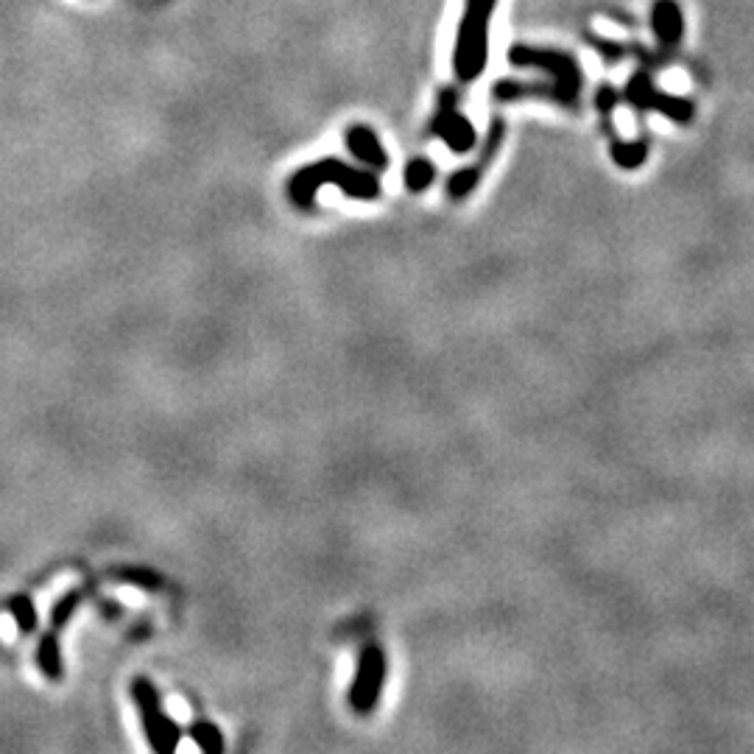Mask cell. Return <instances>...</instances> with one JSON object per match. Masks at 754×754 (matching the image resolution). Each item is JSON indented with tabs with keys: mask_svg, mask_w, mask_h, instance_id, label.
I'll return each instance as SVG.
<instances>
[{
	"mask_svg": "<svg viewBox=\"0 0 754 754\" xmlns=\"http://www.w3.org/2000/svg\"><path fill=\"white\" fill-rule=\"evenodd\" d=\"M648 157V143L646 140H637V143H620L612 137V160L618 162L620 168L632 171V168H640Z\"/></svg>",
	"mask_w": 754,
	"mask_h": 754,
	"instance_id": "cell-15",
	"label": "cell"
},
{
	"mask_svg": "<svg viewBox=\"0 0 754 754\" xmlns=\"http://www.w3.org/2000/svg\"><path fill=\"white\" fill-rule=\"evenodd\" d=\"M654 28L660 34V40L665 45H674L679 42V34H682V17H679V6L674 0H660L654 6Z\"/></svg>",
	"mask_w": 754,
	"mask_h": 754,
	"instance_id": "cell-11",
	"label": "cell"
},
{
	"mask_svg": "<svg viewBox=\"0 0 754 754\" xmlns=\"http://www.w3.org/2000/svg\"><path fill=\"white\" fill-rule=\"evenodd\" d=\"M626 95L637 109H657V112L674 118V121H690V115H693L690 101H679V98H668V95L657 93L646 81V76H634L629 81V93Z\"/></svg>",
	"mask_w": 754,
	"mask_h": 754,
	"instance_id": "cell-8",
	"label": "cell"
},
{
	"mask_svg": "<svg viewBox=\"0 0 754 754\" xmlns=\"http://www.w3.org/2000/svg\"><path fill=\"white\" fill-rule=\"evenodd\" d=\"M498 0H467L464 17L458 26L456 51H453V70L461 84L475 81L486 68L489 54V23Z\"/></svg>",
	"mask_w": 754,
	"mask_h": 754,
	"instance_id": "cell-2",
	"label": "cell"
},
{
	"mask_svg": "<svg viewBox=\"0 0 754 754\" xmlns=\"http://www.w3.org/2000/svg\"><path fill=\"white\" fill-rule=\"evenodd\" d=\"M185 735L207 754H221L227 749L224 732H221L213 721H193V724L185 729Z\"/></svg>",
	"mask_w": 754,
	"mask_h": 754,
	"instance_id": "cell-13",
	"label": "cell"
},
{
	"mask_svg": "<svg viewBox=\"0 0 754 754\" xmlns=\"http://www.w3.org/2000/svg\"><path fill=\"white\" fill-rule=\"evenodd\" d=\"M37 665L45 679L51 682H59L62 674H65V665H62V648H59V632L48 629V632L40 637V646H37Z\"/></svg>",
	"mask_w": 754,
	"mask_h": 754,
	"instance_id": "cell-10",
	"label": "cell"
},
{
	"mask_svg": "<svg viewBox=\"0 0 754 754\" xmlns=\"http://www.w3.org/2000/svg\"><path fill=\"white\" fill-rule=\"evenodd\" d=\"M324 185H336L355 202H375L380 199V179L369 168H352L347 162L327 157V160L310 162L305 168L294 171L288 179V199L299 210H313L316 190Z\"/></svg>",
	"mask_w": 754,
	"mask_h": 754,
	"instance_id": "cell-1",
	"label": "cell"
},
{
	"mask_svg": "<svg viewBox=\"0 0 754 754\" xmlns=\"http://www.w3.org/2000/svg\"><path fill=\"white\" fill-rule=\"evenodd\" d=\"M132 701H135L137 713L143 718V729H146V741H149L151 752L157 754H171L182 741L185 729L176 724L171 715L162 710L160 693L157 687L151 685L146 676L132 679Z\"/></svg>",
	"mask_w": 754,
	"mask_h": 754,
	"instance_id": "cell-4",
	"label": "cell"
},
{
	"mask_svg": "<svg viewBox=\"0 0 754 754\" xmlns=\"http://www.w3.org/2000/svg\"><path fill=\"white\" fill-rule=\"evenodd\" d=\"M386 651L380 646H366L358 654V668L350 685V707L358 715H369L380 701L383 682H386Z\"/></svg>",
	"mask_w": 754,
	"mask_h": 754,
	"instance_id": "cell-5",
	"label": "cell"
},
{
	"mask_svg": "<svg viewBox=\"0 0 754 754\" xmlns=\"http://www.w3.org/2000/svg\"><path fill=\"white\" fill-rule=\"evenodd\" d=\"M112 579L123 581V584H135V587H143V590H157L162 584V579L154 570H140V567H121V570H115Z\"/></svg>",
	"mask_w": 754,
	"mask_h": 754,
	"instance_id": "cell-17",
	"label": "cell"
},
{
	"mask_svg": "<svg viewBox=\"0 0 754 754\" xmlns=\"http://www.w3.org/2000/svg\"><path fill=\"white\" fill-rule=\"evenodd\" d=\"M428 135L439 137L447 149L456 151V154H467V151L475 149V129L458 112L456 93L447 90V93L439 95V107H436L433 121L428 123Z\"/></svg>",
	"mask_w": 754,
	"mask_h": 754,
	"instance_id": "cell-7",
	"label": "cell"
},
{
	"mask_svg": "<svg viewBox=\"0 0 754 754\" xmlns=\"http://www.w3.org/2000/svg\"><path fill=\"white\" fill-rule=\"evenodd\" d=\"M81 601H84V593H81V590H70V593L62 595V598L51 606V629H54V632H62V629L68 626L70 620H73V615H76V609L81 606Z\"/></svg>",
	"mask_w": 754,
	"mask_h": 754,
	"instance_id": "cell-16",
	"label": "cell"
},
{
	"mask_svg": "<svg viewBox=\"0 0 754 754\" xmlns=\"http://www.w3.org/2000/svg\"><path fill=\"white\" fill-rule=\"evenodd\" d=\"M436 182V165L428 157H414L405 162L403 185L411 193H425Z\"/></svg>",
	"mask_w": 754,
	"mask_h": 754,
	"instance_id": "cell-12",
	"label": "cell"
},
{
	"mask_svg": "<svg viewBox=\"0 0 754 754\" xmlns=\"http://www.w3.org/2000/svg\"><path fill=\"white\" fill-rule=\"evenodd\" d=\"M9 612L14 615L17 632L20 634H34L37 632V606L28 595L17 593L9 598Z\"/></svg>",
	"mask_w": 754,
	"mask_h": 754,
	"instance_id": "cell-14",
	"label": "cell"
},
{
	"mask_svg": "<svg viewBox=\"0 0 754 754\" xmlns=\"http://www.w3.org/2000/svg\"><path fill=\"white\" fill-rule=\"evenodd\" d=\"M503 140H506V121H503V118H495L492 126H489V132H486V140L484 146H481L478 160L472 162V165H467V168H458L456 174L447 179V199H450V202H464L472 190L481 185L484 171L492 165V160L498 157Z\"/></svg>",
	"mask_w": 754,
	"mask_h": 754,
	"instance_id": "cell-6",
	"label": "cell"
},
{
	"mask_svg": "<svg viewBox=\"0 0 754 754\" xmlns=\"http://www.w3.org/2000/svg\"><path fill=\"white\" fill-rule=\"evenodd\" d=\"M347 149L369 171H386L389 168V154L383 149L380 137L375 135V129L366 126V123H352L347 129Z\"/></svg>",
	"mask_w": 754,
	"mask_h": 754,
	"instance_id": "cell-9",
	"label": "cell"
},
{
	"mask_svg": "<svg viewBox=\"0 0 754 754\" xmlns=\"http://www.w3.org/2000/svg\"><path fill=\"white\" fill-rule=\"evenodd\" d=\"M509 59L517 68H537L548 73V81L553 87V101L573 107L581 95V68L570 54L548 51V48H528V45H514L509 51Z\"/></svg>",
	"mask_w": 754,
	"mask_h": 754,
	"instance_id": "cell-3",
	"label": "cell"
}]
</instances>
